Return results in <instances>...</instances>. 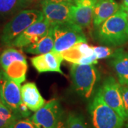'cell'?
Instances as JSON below:
<instances>
[{
	"mask_svg": "<svg viewBox=\"0 0 128 128\" xmlns=\"http://www.w3.org/2000/svg\"><path fill=\"white\" fill-rule=\"evenodd\" d=\"M20 119L14 112L4 105H0V128H7L16 120Z\"/></svg>",
	"mask_w": 128,
	"mask_h": 128,
	"instance_id": "20",
	"label": "cell"
},
{
	"mask_svg": "<svg viewBox=\"0 0 128 128\" xmlns=\"http://www.w3.org/2000/svg\"><path fill=\"white\" fill-rule=\"evenodd\" d=\"M0 105H4L2 98V94H1V88H0Z\"/></svg>",
	"mask_w": 128,
	"mask_h": 128,
	"instance_id": "28",
	"label": "cell"
},
{
	"mask_svg": "<svg viewBox=\"0 0 128 128\" xmlns=\"http://www.w3.org/2000/svg\"><path fill=\"white\" fill-rule=\"evenodd\" d=\"M93 128H124L125 120L104 100L100 88L88 105Z\"/></svg>",
	"mask_w": 128,
	"mask_h": 128,
	"instance_id": "2",
	"label": "cell"
},
{
	"mask_svg": "<svg viewBox=\"0 0 128 128\" xmlns=\"http://www.w3.org/2000/svg\"><path fill=\"white\" fill-rule=\"evenodd\" d=\"M36 0H0V16L15 15L26 9Z\"/></svg>",
	"mask_w": 128,
	"mask_h": 128,
	"instance_id": "17",
	"label": "cell"
},
{
	"mask_svg": "<svg viewBox=\"0 0 128 128\" xmlns=\"http://www.w3.org/2000/svg\"><path fill=\"white\" fill-rule=\"evenodd\" d=\"M124 8H128V0H122V5H121Z\"/></svg>",
	"mask_w": 128,
	"mask_h": 128,
	"instance_id": "26",
	"label": "cell"
},
{
	"mask_svg": "<svg viewBox=\"0 0 128 128\" xmlns=\"http://www.w3.org/2000/svg\"><path fill=\"white\" fill-rule=\"evenodd\" d=\"M22 101L32 112H36L45 105L46 101L34 82H26L21 88Z\"/></svg>",
	"mask_w": 128,
	"mask_h": 128,
	"instance_id": "13",
	"label": "cell"
},
{
	"mask_svg": "<svg viewBox=\"0 0 128 128\" xmlns=\"http://www.w3.org/2000/svg\"><path fill=\"white\" fill-rule=\"evenodd\" d=\"M60 54L64 60L73 64L96 65L98 63L92 46H89L87 43L76 44Z\"/></svg>",
	"mask_w": 128,
	"mask_h": 128,
	"instance_id": "11",
	"label": "cell"
},
{
	"mask_svg": "<svg viewBox=\"0 0 128 128\" xmlns=\"http://www.w3.org/2000/svg\"><path fill=\"white\" fill-rule=\"evenodd\" d=\"M99 43L108 46H120L128 42V18L124 9H120L97 29Z\"/></svg>",
	"mask_w": 128,
	"mask_h": 128,
	"instance_id": "1",
	"label": "cell"
},
{
	"mask_svg": "<svg viewBox=\"0 0 128 128\" xmlns=\"http://www.w3.org/2000/svg\"><path fill=\"white\" fill-rule=\"evenodd\" d=\"M121 92L122 96V100H123L124 108V111L127 115V119L128 121V86H123L121 85Z\"/></svg>",
	"mask_w": 128,
	"mask_h": 128,
	"instance_id": "24",
	"label": "cell"
},
{
	"mask_svg": "<svg viewBox=\"0 0 128 128\" xmlns=\"http://www.w3.org/2000/svg\"><path fill=\"white\" fill-rule=\"evenodd\" d=\"M50 26L49 22L44 17L26 28L23 33L16 37L9 46L22 48L39 41L47 34Z\"/></svg>",
	"mask_w": 128,
	"mask_h": 128,
	"instance_id": "10",
	"label": "cell"
},
{
	"mask_svg": "<svg viewBox=\"0 0 128 128\" xmlns=\"http://www.w3.org/2000/svg\"><path fill=\"white\" fill-rule=\"evenodd\" d=\"M16 60H26V58L22 51L14 48H8L0 55V66L4 70L10 64Z\"/></svg>",
	"mask_w": 128,
	"mask_h": 128,
	"instance_id": "19",
	"label": "cell"
},
{
	"mask_svg": "<svg viewBox=\"0 0 128 128\" xmlns=\"http://www.w3.org/2000/svg\"><path fill=\"white\" fill-rule=\"evenodd\" d=\"M109 58L120 85L128 86V52L123 48H118Z\"/></svg>",
	"mask_w": 128,
	"mask_h": 128,
	"instance_id": "15",
	"label": "cell"
},
{
	"mask_svg": "<svg viewBox=\"0 0 128 128\" xmlns=\"http://www.w3.org/2000/svg\"><path fill=\"white\" fill-rule=\"evenodd\" d=\"M27 70V60H16L10 64L4 71L11 80L22 85L26 80Z\"/></svg>",
	"mask_w": 128,
	"mask_h": 128,
	"instance_id": "18",
	"label": "cell"
},
{
	"mask_svg": "<svg viewBox=\"0 0 128 128\" xmlns=\"http://www.w3.org/2000/svg\"><path fill=\"white\" fill-rule=\"evenodd\" d=\"M92 48L98 60L110 58L114 53L111 48L107 46H92Z\"/></svg>",
	"mask_w": 128,
	"mask_h": 128,
	"instance_id": "22",
	"label": "cell"
},
{
	"mask_svg": "<svg viewBox=\"0 0 128 128\" xmlns=\"http://www.w3.org/2000/svg\"><path fill=\"white\" fill-rule=\"evenodd\" d=\"M0 88L4 105L14 112L22 119L19 112L24 102L22 98L21 85L11 80L2 69L0 70Z\"/></svg>",
	"mask_w": 128,
	"mask_h": 128,
	"instance_id": "7",
	"label": "cell"
},
{
	"mask_svg": "<svg viewBox=\"0 0 128 128\" xmlns=\"http://www.w3.org/2000/svg\"><path fill=\"white\" fill-rule=\"evenodd\" d=\"M44 18V13L40 10L24 9L19 12L4 26L1 35V43L9 46L26 28Z\"/></svg>",
	"mask_w": 128,
	"mask_h": 128,
	"instance_id": "3",
	"label": "cell"
},
{
	"mask_svg": "<svg viewBox=\"0 0 128 128\" xmlns=\"http://www.w3.org/2000/svg\"><path fill=\"white\" fill-rule=\"evenodd\" d=\"M54 44L55 39L54 34V26H50L45 36L43 37L39 41L22 48V50L29 54L41 55L52 51L54 48Z\"/></svg>",
	"mask_w": 128,
	"mask_h": 128,
	"instance_id": "16",
	"label": "cell"
},
{
	"mask_svg": "<svg viewBox=\"0 0 128 128\" xmlns=\"http://www.w3.org/2000/svg\"><path fill=\"white\" fill-rule=\"evenodd\" d=\"M70 77L76 92L82 98L89 99L98 82L100 74L96 65L72 64Z\"/></svg>",
	"mask_w": 128,
	"mask_h": 128,
	"instance_id": "4",
	"label": "cell"
},
{
	"mask_svg": "<svg viewBox=\"0 0 128 128\" xmlns=\"http://www.w3.org/2000/svg\"><path fill=\"white\" fill-rule=\"evenodd\" d=\"M42 12L51 26L70 21V11L73 3L55 0H41Z\"/></svg>",
	"mask_w": 128,
	"mask_h": 128,
	"instance_id": "9",
	"label": "cell"
},
{
	"mask_svg": "<svg viewBox=\"0 0 128 128\" xmlns=\"http://www.w3.org/2000/svg\"><path fill=\"white\" fill-rule=\"evenodd\" d=\"M120 9V6L115 0H98L94 9V27L97 29Z\"/></svg>",
	"mask_w": 128,
	"mask_h": 128,
	"instance_id": "14",
	"label": "cell"
},
{
	"mask_svg": "<svg viewBox=\"0 0 128 128\" xmlns=\"http://www.w3.org/2000/svg\"><path fill=\"white\" fill-rule=\"evenodd\" d=\"M66 123V128H88L83 116L76 112L69 113Z\"/></svg>",
	"mask_w": 128,
	"mask_h": 128,
	"instance_id": "21",
	"label": "cell"
},
{
	"mask_svg": "<svg viewBox=\"0 0 128 128\" xmlns=\"http://www.w3.org/2000/svg\"><path fill=\"white\" fill-rule=\"evenodd\" d=\"M63 116L64 111L60 102L52 99L35 112L30 120L36 128H55Z\"/></svg>",
	"mask_w": 128,
	"mask_h": 128,
	"instance_id": "6",
	"label": "cell"
},
{
	"mask_svg": "<svg viewBox=\"0 0 128 128\" xmlns=\"http://www.w3.org/2000/svg\"><path fill=\"white\" fill-rule=\"evenodd\" d=\"M127 128H128V124H127Z\"/></svg>",
	"mask_w": 128,
	"mask_h": 128,
	"instance_id": "30",
	"label": "cell"
},
{
	"mask_svg": "<svg viewBox=\"0 0 128 128\" xmlns=\"http://www.w3.org/2000/svg\"><path fill=\"white\" fill-rule=\"evenodd\" d=\"M55 1H59V2H74V0H55Z\"/></svg>",
	"mask_w": 128,
	"mask_h": 128,
	"instance_id": "27",
	"label": "cell"
},
{
	"mask_svg": "<svg viewBox=\"0 0 128 128\" xmlns=\"http://www.w3.org/2000/svg\"><path fill=\"white\" fill-rule=\"evenodd\" d=\"M100 90L105 102L122 118L127 121L128 119L124 108L120 83L116 81L114 78L110 76L104 80Z\"/></svg>",
	"mask_w": 128,
	"mask_h": 128,
	"instance_id": "8",
	"label": "cell"
},
{
	"mask_svg": "<svg viewBox=\"0 0 128 128\" xmlns=\"http://www.w3.org/2000/svg\"><path fill=\"white\" fill-rule=\"evenodd\" d=\"M54 26V48L52 51L62 53L80 43H87L82 28L72 22L56 24Z\"/></svg>",
	"mask_w": 128,
	"mask_h": 128,
	"instance_id": "5",
	"label": "cell"
},
{
	"mask_svg": "<svg viewBox=\"0 0 128 128\" xmlns=\"http://www.w3.org/2000/svg\"><path fill=\"white\" fill-rule=\"evenodd\" d=\"M7 128H36L30 119H17L11 123Z\"/></svg>",
	"mask_w": 128,
	"mask_h": 128,
	"instance_id": "23",
	"label": "cell"
},
{
	"mask_svg": "<svg viewBox=\"0 0 128 128\" xmlns=\"http://www.w3.org/2000/svg\"><path fill=\"white\" fill-rule=\"evenodd\" d=\"M64 60L60 53L50 51L47 54L33 57L31 58V62L32 66L38 73L54 72L64 75L60 68V66Z\"/></svg>",
	"mask_w": 128,
	"mask_h": 128,
	"instance_id": "12",
	"label": "cell"
},
{
	"mask_svg": "<svg viewBox=\"0 0 128 128\" xmlns=\"http://www.w3.org/2000/svg\"><path fill=\"white\" fill-rule=\"evenodd\" d=\"M55 128H66V121H64V119H62L58 123L57 126Z\"/></svg>",
	"mask_w": 128,
	"mask_h": 128,
	"instance_id": "25",
	"label": "cell"
},
{
	"mask_svg": "<svg viewBox=\"0 0 128 128\" xmlns=\"http://www.w3.org/2000/svg\"><path fill=\"white\" fill-rule=\"evenodd\" d=\"M124 9V11L126 12V13H127V15H128V8H124V7H122Z\"/></svg>",
	"mask_w": 128,
	"mask_h": 128,
	"instance_id": "29",
	"label": "cell"
}]
</instances>
